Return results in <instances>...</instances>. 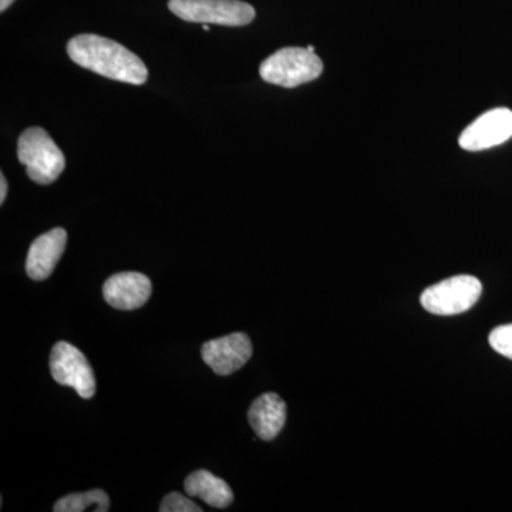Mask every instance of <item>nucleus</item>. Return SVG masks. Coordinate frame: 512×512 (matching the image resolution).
<instances>
[{
  "label": "nucleus",
  "mask_w": 512,
  "mask_h": 512,
  "mask_svg": "<svg viewBox=\"0 0 512 512\" xmlns=\"http://www.w3.org/2000/svg\"><path fill=\"white\" fill-rule=\"evenodd\" d=\"M185 493L201 498L214 508H227L234 503V493L222 478L215 477L207 470H198L185 478Z\"/></svg>",
  "instance_id": "12"
},
{
  "label": "nucleus",
  "mask_w": 512,
  "mask_h": 512,
  "mask_svg": "<svg viewBox=\"0 0 512 512\" xmlns=\"http://www.w3.org/2000/svg\"><path fill=\"white\" fill-rule=\"evenodd\" d=\"M67 244V232L55 228L35 239L26 259V272L33 281H45L55 271Z\"/></svg>",
  "instance_id": "10"
},
{
  "label": "nucleus",
  "mask_w": 512,
  "mask_h": 512,
  "mask_svg": "<svg viewBox=\"0 0 512 512\" xmlns=\"http://www.w3.org/2000/svg\"><path fill=\"white\" fill-rule=\"evenodd\" d=\"M168 9L178 18L202 25L245 26L255 9L241 0H170Z\"/></svg>",
  "instance_id": "4"
},
{
  "label": "nucleus",
  "mask_w": 512,
  "mask_h": 512,
  "mask_svg": "<svg viewBox=\"0 0 512 512\" xmlns=\"http://www.w3.org/2000/svg\"><path fill=\"white\" fill-rule=\"evenodd\" d=\"M13 2H15V0H0V10L5 12V10L8 9Z\"/></svg>",
  "instance_id": "17"
},
{
  "label": "nucleus",
  "mask_w": 512,
  "mask_h": 512,
  "mask_svg": "<svg viewBox=\"0 0 512 512\" xmlns=\"http://www.w3.org/2000/svg\"><path fill=\"white\" fill-rule=\"evenodd\" d=\"M249 424L261 440L278 437L286 423V404L276 393H265L252 403L248 412Z\"/></svg>",
  "instance_id": "11"
},
{
  "label": "nucleus",
  "mask_w": 512,
  "mask_h": 512,
  "mask_svg": "<svg viewBox=\"0 0 512 512\" xmlns=\"http://www.w3.org/2000/svg\"><path fill=\"white\" fill-rule=\"evenodd\" d=\"M512 137V111H487L471 123L458 138V144L467 151L488 150L500 146Z\"/></svg>",
  "instance_id": "7"
},
{
  "label": "nucleus",
  "mask_w": 512,
  "mask_h": 512,
  "mask_svg": "<svg viewBox=\"0 0 512 512\" xmlns=\"http://www.w3.org/2000/svg\"><path fill=\"white\" fill-rule=\"evenodd\" d=\"M483 285L470 275H458L430 286L421 295L420 302L433 315L451 316L470 311L480 299Z\"/></svg>",
  "instance_id": "5"
},
{
  "label": "nucleus",
  "mask_w": 512,
  "mask_h": 512,
  "mask_svg": "<svg viewBox=\"0 0 512 512\" xmlns=\"http://www.w3.org/2000/svg\"><path fill=\"white\" fill-rule=\"evenodd\" d=\"M202 359L218 376H229L244 367L252 356V342L245 333H232L202 346Z\"/></svg>",
  "instance_id": "8"
},
{
  "label": "nucleus",
  "mask_w": 512,
  "mask_h": 512,
  "mask_svg": "<svg viewBox=\"0 0 512 512\" xmlns=\"http://www.w3.org/2000/svg\"><path fill=\"white\" fill-rule=\"evenodd\" d=\"M153 285L146 275L138 272H121L110 276L103 286L106 302L120 311H134L146 305Z\"/></svg>",
  "instance_id": "9"
},
{
  "label": "nucleus",
  "mask_w": 512,
  "mask_h": 512,
  "mask_svg": "<svg viewBox=\"0 0 512 512\" xmlns=\"http://www.w3.org/2000/svg\"><path fill=\"white\" fill-rule=\"evenodd\" d=\"M306 49H308L309 52L315 53V47H313V46H308V47H306Z\"/></svg>",
  "instance_id": "18"
},
{
  "label": "nucleus",
  "mask_w": 512,
  "mask_h": 512,
  "mask_svg": "<svg viewBox=\"0 0 512 512\" xmlns=\"http://www.w3.org/2000/svg\"><path fill=\"white\" fill-rule=\"evenodd\" d=\"M160 512H202V508L180 493H171L161 503Z\"/></svg>",
  "instance_id": "15"
},
{
  "label": "nucleus",
  "mask_w": 512,
  "mask_h": 512,
  "mask_svg": "<svg viewBox=\"0 0 512 512\" xmlns=\"http://www.w3.org/2000/svg\"><path fill=\"white\" fill-rule=\"evenodd\" d=\"M70 59L84 69L117 80V82L144 84L148 79L146 64L131 50L107 37L79 35L67 43Z\"/></svg>",
  "instance_id": "1"
},
{
  "label": "nucleus",
  "mask_w": 512,
  "mask_h": 512,
  "mask_svg": "<svg viewBox=\"0 0 512 512\" xmlns=\"http://www.w3.org/2000/svg\"><path fill=\"white\" fill-rule=\"evenodd\" d=\"M202 29L210 30V26H208L207 23H205V25H202Z\"/></svg>",
  "instance_id": "19"
},
{
  "label": "nucleus",
  "mask_w": 512,
  "mask_h": 512,
  "mask_svg": "<svg viewBox=\"0 0 512 512\" xmlns=\"http://www.w3.org/2000/svg\"><path fill=\"white\" fill-rule=\"evenodd\" d=\"M50 373L57 383L73 387L83 399H92L96 393V377L89 360L70 343H56L50 355Z\"/></svg>",
  "instance_id": "6"
},
{
  "label": "nucleus",
  "mask_w": 512,
  "mask_h": 512,
  "mask_svg": "<svg viewBox=\"0 0 512 512\" xmlns=\"http://www.w3.org/2000/svg\"><path fill=\"white\" fill-rule=\"evenodd\" d=\"M8 195V181H6L5 175H0V204H3Z\"/></svg>",
  "instance_id": "16"
},
{
  "label": "nucleus",
  "mask_w": 512,
  "mask_h": 512,
  "mask_svg": "<svg viewBox=\"0 0 512 512\" xmlns=\"http://www.w3.org/2000/svg\"><path fill=\"white\" fill-rule=\"evenodd\" d=\"M107 512L110 510L109 495L103 490H92L87 493L69 494L57 501L53 511L55 512H83L90 510Z\"/></svg>",
  "instance_id": "13"
},
{
  "label": "nucleus",
  "mask_w": 512,
  "mask_h": 512,
  "mask_svg": "<svg viewBox=\"0 0 512 512\" xmlns=\"http://www.w3.org/2000/svg\"><path fill=\"white\" fill-rule=\"evenodd\" d=\"M18 158L30 180L40 185L55 183L66 167L63 151L40 127L23 131L18 141Z\"/></svg>",
  "instance_id": "2"
},
{
  "label": "nucleus",
  "mask_w": 512,
  "mask_h": 512,
  "mask_svg": "<svg viewBox=\"0 0 512 512\" xmlns=\"http://www.w3.org/2000/svg\"><path fill=\"white\" fill-rule=\"evenodd\" d=\"M491 348L512 360V325L500 326L491 332L488 338Z\"/></svg>",
  "instance_id": "14"
},
{
  "label": "nucleus",
  "mask_w": 512,
  "mask_h": 512,
  "mask_svg": "<svg viewBox=\"0 0 512 512\" xmlns=\"http://www.w3.org/2000/svg\"><path fill=\"white\" fill-rule=\"evenodd\" d=\"M322 72L320 57L303 47H284L265 59L259 67V74L266 83L286 89L312 82Z\"/></svg>",
  "instance_id": "3"
}]
</instances>
